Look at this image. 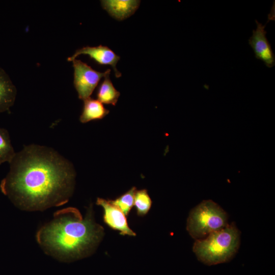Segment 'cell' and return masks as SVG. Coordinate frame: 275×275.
I'll return each instance as SVG.
<instances>
[{"label":"cell","mask_w":275,"mask_h":275,"mask_svg":"<svg viewBox=\"0 0 275 275\" xmlns=\"http://www.w3.org/2000/svg\"><path fill=\"white\" fill-rule=\"evenodd\" d=\"M75 177L72 163L56 150L30 145L16 153L0 188L18 208L43 210L68 202Z\"/></svg>","instance_id":"cell-1"},{"label":"cell","mask_w":275,"mask_h":275,"mask_svg":"<svg viewBox=\"0 0 275 275\" xmlns=\"http://www.w3.org/2000/svg\"><path fill=\"white\" fill-rule=\"evenodd\" d=\"M102 234V227L95 223L91 211L84 218L77 209L69 207L56 212L38 231L37 240L46 253L68 261L89 255Z\"/></svg>","instance_id":"cell-2"},{"label":"cell","mask_w":275,"mask_h":275,"mask_svg":"<svg viewBox=\"0 0 275 275\" xmlns=\"http://www.w3.org/2000/svg\"><path fill=\"white\" fill-rule=\"evenodd\" d=\"M240 233L234 223L203 239L196 240L193 251L198 259L207 265L230 261L240 246Z\"/></svg>","instance_id":"cell-3"},{"label":"cell","mask_w":275,"mask_h":275,"mask_svg":"<svg viewBox=\"0 0 275 275\" xmlns=\"http://www.w3.org/2000/svg\"><path fill=\"white\" fill-rule=\"evenodd\" d=\"M228 224L225 211L213 201L204 200L190 211L186 230L196 240L203 239Z\"/></svg>","instance_id":"cell-4"},{"label":"cell","mask_w":275,"mask_h":275,"mask_svg":"<svg viewBox=\"0 0 275 275\" xmlns=\"http://www.w3.org/2000/svg\"><path fill=\"white\" fill-rule=\"evenodd\" d=\"M72 62L74 68V86L78 98L85 100L90 97L101 78L109 75L111 69L101 72L79 60L75 59Z\"/></svg>","instance_id":"cell-5"},{"label":"cell","mask_w":275,"mask_h":275,"mask_svg":"<svg viewBox=\"0 0 275 275\" xmlns=\"http://www.w3.org/2000/svg\"><path fill=\"white\" fill-rule=\"evenodd\" d=\"M256 30H253V35L249 40V43L254 50L257 59L262 61L268 68L275 65V57L271 46L266 37V24L262 25L257 20Z\"/></svg>","instance_id":"cell-6"},{"label":"cell","mask_w":275,"mask_h":275,"mask_svg":"<svg viewBox=\"0 0 275 275\" xmlns=\"http://www.w3.org/2000/svg\"><path fill=\"white\" fill-rule=\"evenodd\" d=\"M96 204L103 208V221L110 228L119 231L122 235L135 236L128 225L125 215L110 200L98 198Z\"/></svg>","instance_id":"cell-7"},{"label":"cell","mask_w":275,"mask_h":275,"mask_svg":"<svg viewBox=\"0 0 275 275\" xmlns=\"http://www.w3.org/2000/svg\"><path fill=\"white\" fill-rule=\"evenodd\" d=\"M81 54L89 56L98 64L111 66L114 69L115 76L119 77L121 76V73L116 68V65L120 58L107 46L100 45L94 47H83L77 49L72 56L68 58L67 61H72Z\"/></svg>","instance_id":"cell-8"},{"label":"cell","mask_w":275,"mask_h":275,"mask_svg":"<svg viewBox=\"0 0 275 275\" xmlns=\"http://www.w3.org/2000/svg\"><path fill=\"white\" fill-rule=\"evenodd\" d=\"M140 1L103 0L101 1L102 8L113 18L118 20L127 18L138 9Z\"/></svg>","instance_id":"cell-9"},{"label":"cell","mask_w":275,"mask_h":275,"mask_svg":"<svg viewBox=\"0 0 275 275\" xmlns=\"http://www.w3.org/2000/svg\"><path fill=\"white\" fill-rule=\"evenodd\" d=\"M16 88L8 74L0 67V113L8 111L14 104Z\"/></svg>","instance_id":"cell-10"},{"label":"cell","mask_w":275,"mask_h":275,"mask_svg":"<svg viewBox=\"0 0 275 275\" xmlns=\"http://www.w3.org/2000/svg\"><path fill=\"white\" fill-rule=\"evenodd\" d=\"M84 103L79 120L82 123L100 120L109 112L98 99L91 97L84 100Z\"/></svg>","instance_id":"cell-11"},{"label":"cell","mask_w":275,"mask_h":275,"mask_svg":"<svg viewBox=\"0 0 275 275\" xmlns=\"http://www.w3.org/2000/svg\"><path fill=\"white\" fill-rule=\"evenodd\" d=\"M109 76L107 75L104 77L98 87L97 97L102 103L115 105L120 93L114 87Z\"/></svg>","instance_id":"cell-12"},{"label":"cell","mask_w":275,"mask_h":275,"mask_svg":"<svg viewBox=\"0 0 275 275\" xmlns=\"http://www.w3.org/2000/svg\"><path fill=\"white\" fill-rule=\"evenodd\" d=\"M7 129L0 128V164L5 162L9 163L15 155Z\"/></svg>","instance_id":"cell-13"},{"label":"cell","mask_w":275,"mask_h":275,"mask_svg":"<svg viewBox=\"0 0 275 275\" xmlns=\"http://www.w3.org/2000/svg\"><path fill=\"white\" fill-rule=\"evenodd\" d=\"M136 190V188L132 187L125 194L110 201L118 207L125 216H127L134 205V194Z\"/></svg>","instance_id":"cell-14"},{"label":"cell","mask_w":275,"mask_h":275,"mask_svg":"<svg viewBox=\"0 0 275 275\" xmlns=\"http://www.w3.org/2000/svg\"><path fill=\"white\" fill-rule=\"evenodd\" d=\"M152 201L146 189L136 190L134 194V205L139 215L146 214L150 210Z\"/></svg>","instance_id":"cell-15"}]
</instances>
